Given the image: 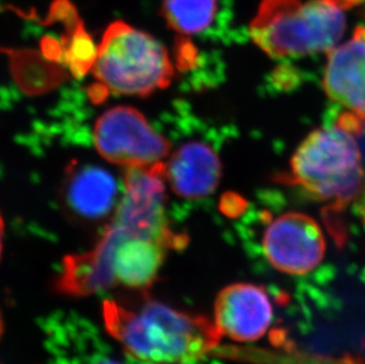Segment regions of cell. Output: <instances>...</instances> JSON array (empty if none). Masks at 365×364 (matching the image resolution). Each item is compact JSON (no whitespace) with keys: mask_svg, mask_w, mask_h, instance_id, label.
Listing matches in <instances>:
<instances>
[{"mask_svg":"<svg viewBox=\"0 0 365 364\" xmlns=\"http://www.w3.org/2000/svg\"><path fill=\"white\" fill-rule=\"evenodd\" d=\"M214 318L221 335L237 342H255L272 323V302L262 286L233 284L217 295Z\"/></svg>","mask_w":365,"mask_h":364,"instance_id":"obj_8","label":"cell"},{"mask_svg":"<svg viewBox=\"0 0 365 364\" xmlns=\"http://www.w3.org/2000/svg\"><path fill=\"white\" fill-rule=\"evenodd\" d=\"M93 364H122L120 362L114 361V360H110V358H103V360H98V361L93 362Z\"/></svg>","mask_w":365,"mask_h":364,"instance_id":"obj_14","label":"cell"},{"mask_svg":"<svg viewBox=\"0 0 365 364\" xmlns=\"http://www.w3.org/2000/svg\"><path fill=\"white\" fill-rule=\"evenodd\" d=\"M327 54L323 86L327 97L345 109L338 126L352 134L365 131V28Z\"/></svg>","mask_w":365,"mask_h":364,"instance_id":"obj_6","label":"cell"},{"mask_svg":"<svg viewBox=\"0 0 365 364\" xmlns=\"http://www.w3.org/2000/svg\"><path fill=\"white\" fill-rule=\"evenodd\" d=\"M217 151L205 142L190 141L178 149L165 163V181L175 194L187 200L210 196L221 178Z\"/></svg>","mask_w":365,"mask_h":364,"instance_id":"obj_10","label":"cell"},{"mask_svg":"<svg viewBox=\"0 0 365 364\" xmlns=\"http://www.w3.org/2000/svg\"><path fill=\"white\" fill-rule=\"evenodd\" d=\"M361 196H363V203L362 206H361V214H362V218L364 219L365 223V194H361Z\"/></svg>","mask_w":365,"mask_h":364,"instance_id":"obj_15","label":"cell"},{"mask_svg":"<svg viewBox=\"0 0 365 364\" xmlns=\"http://www.w3.org/2000/svg\"><path fill=\"white\" fill-rule=\"evenodd\" d=\"M93 142L104 160L125 168L155 165L170 151L169 142L154 131L145 115L125 106L107 110L96 121Z\"/></svg>","mask_w":365,"mask_h":364,"instance_id":"obj_5","label":"cell"},{"mask_svg":"<svg viewBox=\"0 0 365 364\" xmlns=\"http://www.w3.org/2000/svg\"><path fill=\"white\" fill-rule=\"evenodd\" d=\"M108 333L140 361L187 364L200 361L219 345L220 331L202 316L182 313L145 299L138 305L114 300L103 304Z\"/></svg>","mask_w":365,"mask_h":364,"instance_id":"obj_1","label":"cell"},{"mask_svg":"<svg viewBox=\"0 0 365 364\" xmlns=\"http://www.w3.org/2000/svg\"><path fill=\"white\" fill-rule=\"evenodd\" d=\"M363 0H262L252 41L272 59L329 52L346 30V11Z\"/></svg>","mask_w":365,"mask_h":364,"instance_id":"obj_2","label":"cell"},{"mask_svg":"<svg viewBox=\"0 0 365 364\" xmlns=\"http://www.w3.org/2000/svg\"><path fill=\"white\" fill-rule=\"evenodd\" d=\"M286 181L334 206L357 200L364 191L365 169L355 134L338 124L312 131L293 154Z\"/></svg>","mask_w":365,"mask_h":364,"instance_id":"obj_3","label":"cell"},{"mask_svg":"<svg viewBox=\"0 0 365 364\" xmlns=\"http://www.w3.org/2000/svg\"><path fill=\"white\" fill-rule=\"evenodd\" d=\"M93 73L113 93L149 96L172 83L174 66L156 38L124 21H115L97 48Z\"/></svg>","mask_w":365,"mask_h":364,"instance_id":"obj_4","label":"cell"},{"mask_svg":"<svg viewBox=\"0 0 365 364\" xmlns=\"http://www.w3.org/2000/svg\"><path fill=\"white\" fill-rule=\"evenodd\" d=\"M217 10V0H163L161 14L174 31L195 36L213 24Z\"/></svg>","mask_w":365,"mask_h":364,"instance_id":"obj_11","label":"cell"},{"mask_svg":"<svg viewBox=\"0 0 365 364\" xmlns=\"http://www.w3.org/2000/svg\"><path fill=\"white\" fill-rule=\"evenodd\" d=\"M3 236H4V220L0 214V255H1V248H3Z\"/></svg>","mask_w":365,"mask_h":364,"instance_id":"obj_13","label":"cell"},{"mask_svg":"<svg viewBox=\"0 0 365 364\" xmlns=\"http://www.w3.org/2000/svg\"><path fill=\"white\" fill-rule=\"evenodd\" d=\"M118 181L107 169L95 165L73 163L66 171L63 201L77 219L96 221L116 210Z\"/></svg>","mask_w":365,"mask_h":364,"instance_id":"obj_9","label":"cell"},{"mask_svg":"<svg viewBox=\"0 0 365 364\" xmlns=\"http://www.w3.org/2000/svg\"><path fill=\"white\" fill-rule=\"evenodd\" d=\"M3 335V320H1V313H0V337Z\"/></svg>","mask_w":365,"mask_h":364,"instance_id":"obj_16","label":"cell"},{"mask_svg":"<svg viewBox=\"0 0 365 364\" xmlns=\"http://www.w3.org/2000/svg\"><path fill=\"white\" fill-rule=\"evenodd\" d=\"M324 234L316 220L299 212L274 218L262 233V250L269 264L287 275H303L324 259Z\"/></svg>","mask_w":365,"mask_h":364,"instance_id":"obj_7","label":"cell"},{"mask_svg":"<svg viewBox=\"0 0 365 364\" xmlns=\"http://www.w3.org/2000/svg\"><path fill=\"white\" fill-rule=\"evenodd\" d=\"M97 48L93 39L86 35L82 26L75 30L73 37L69 41V48L66 49V59L73 74L81 77L93 68L96 59Z\"/></svg>","mask_w":365,"mask_h":364,"instance_id":"obj_12","label":"cell"}]
</instances>
